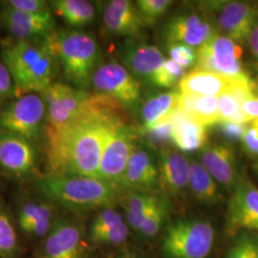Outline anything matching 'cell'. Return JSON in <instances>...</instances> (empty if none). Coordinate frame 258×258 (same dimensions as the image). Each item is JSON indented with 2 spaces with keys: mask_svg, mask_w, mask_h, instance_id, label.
Wrapping results in <instances>:
<instances>
[{
  "mask_svg": "<svg viewBox=\"0 0 258 258\" xmlns=\"http://www.w3.org/2000/svg\"><path fill=\"white\" fill-rule=\"evenodd\" d=\"M166 120L172 124V144L179 151L192 152L205 148L208 141L207 126L190 119L179 107Z\"/></svg>",
  "mask_w": 258,
  "mask_h": 258,
  "instance_id": "7402d4cb",
  "label": "cell"
},
{
  "mask_svg": "<svg viewBox=\"0 0 258 258\" xmlns=\"http://www.w3.org/2000/svg\"><path fill=\"white\" fill-rule=\"evenodd\" d=\"M225 258H258V234L241 232L228 250Z\"/></svg>",
  "mask_w": 258,
  "mask_h": 258,
  "instance_id": "d6a6232c",
  "label": "cell"
},
{
  "mask_svg": "<svg viewBox=\"0 0 258 258\" xmlns=\"http://www.w3.org/2000/svg\"><path fill=\"white\" fill-rule=\"evenodd\" d=\"M140 132L148 147L158 151L168 148L172 144V124L168 120L151 127H141Z\"/></svg>",
  "mask_w": 258,
  "mask_h": 258,
  "instance_id": "4dcf8cb0",
  "label": "cell"
},
{
  "mask_svg": "<svg viewBox=\"0 0 258 258\" xmlns=\"http://www.w3.org/2000/svg\"><path fill=\"white\" fill-rule=\"evenodd\" d=\"M46 105L47 128H59L81 117L98 101L92 96L68 83L55 82L40 94Z\"/></svg>",
  "mask_w": 258,
  "mask_h": 258,
  "instance_id": "52a82bcc",
  "label": "cell"
},
{
  "mask_svg": "<svg viewBox=\"0 0 258 258\" xmlns=\"http://www.w3.org/2000/svg\"><path fill=\"white\" fill-rule=\"evenodd\" d=\"M241 144L248 156L258 160V130L252 124L248 125Z\"/></svg>",
  "mask_w": 258,
  "mask_h": 258,
  "instance_id": "b9f144b4",
  "label": "cell"
},
{
  "mask_svg": "<svg viewBox=\"0 0 258 258\" xmlns=\"http://www.w3.org/2000/svg\"><path fill=\"white\" fill-rule=\"evenodd\" d=\"M199 11L209 19L216 33L242 43L258 18V5L246 1H201Z\"/></svg>",
  "mask_w": 258,
  "mask_h": 258,
  "instance_id": "8992f818",
  "label": "cell"
},
{
  "mask_svg": "<svg viewBox=\"0 0 258 258\" xmlns=\"http://www.w3.org/2000/svg\"><path fill=\"white\" fill-rule=\"evenodd\" d=\"M217 107L219 122L233 121L245 124L249 122V120H247V118L241 110L239 102L227 90L217 97Z\"/></svg>",
  "mask_w": 258,
  "mask_h": 258,
  "instance_id": "836d02e7",
  "label": "cell"
},
{
  "mask_svg": "<svg viewBox=\"0 0 258 258\" xmlns=\"http://www.w3.org/2000/svg\"><path fill=\"white\" fill-rule=\"evenodd\" d=\"M168 215V205L164 199L156 208L149 213L145 221L140 226L139 231L145 237H154L162 230Z\"/></svg>",
  "mask_w": 258,
  "mask_h": 258,
  "instance_id": "e575fe53",
  "label": "cell"
},
{
  "mask_svg": "<svg viewBox=\"0 0 258 258\" xmlns=\"http://www.w3.org/2000/svg\"><path fill=\"white\" fill-rule=\"evenodd\" d=\"M165 198L150 191L127 192L124 210L129 226L138 231L142 223Z\"/></svg>",
  "mask_w": 258,
  "mask_h": 258,
  "instance_id": "83f0119b",
  "label": "cell"
},
{
  "mask_svg": "<svg viewBox=\"0 0 258 258\" xmlns=\"http://www.w3.org/2000/svg\"><path fill=\"white\" fill-rule=\"evenodd\" d=\"M118 258H137L135 257L134 255H131V254H123V255H120Z\"/></svg>",
  "mask_w": 258,
  "mask_h": 258,
  "instance_id": "bcb514c9",
  "label": "cell"
},
{
  "mask_svg": "<svg viewBox=\"0 0 258 258\" xmlns=\"http://www.w3.org/2000/svg\"><path fill=\"white\" fill-rule=\"evenodd\" d=\"M36 187L47 201L73 212L113 208L120 196L109 183L83 176L45 174L37 179Z\"/></svg>",
  "mask_w": 258,
  "mask_h": 258,
  "instance_id": "3957f363",
  "label": "cell"
},
{
  "mask_svg": "<svg viewBox=\"0 0 258 258\" xmlns=\"http://www.w3.org/2000/svg\"><path fill=\"white\" fill-rule=\"evenodd\" d=\"M2 61L7 66L19 97L41 94L55 83L59 67L44 39L19 40L4 45Z\"/></svg>",
  "mask_w": 258,
  "mask_h": 258,
  "instance_id": "7a4b0ae2",
  "label": "cell"
},
{
  "mask_svg": "<svg viewBox=\"0 0 258 258\" xmlns=\"http://www.w3.org/2000/svg\"><path fill=\"white\" fill-rule=\"evenodd\" d=\"M241 110L249 121L258 120V97L251 96L241 104Z\"/></svg>",
  "mask_w": 258,
  "mask_h": 258,
  "instance_id": "ee69618b",
  "label": "cell"
},
{
  "mask_svg": "<svg viewBox=\"0 0 258 258\" xmlns=\"http://www.w3.org/2000/svg\"><path fill=\"white\" fill-rule=\"evenodd\" d=\"M185 73L183 67L171 59H166L165 63L153 75L148 83L155 87L170 89L179 84Z\"/></svg>",
  "mask_w": 258,
  "mask_h": 258,
  "instance_id": "1f68e13d",
  "label": "cell"
},
{
  "mask_svg": "<svg viewBox=\"0 0 258 258\" xmlns=\"http://www.w3.org/2000/svg\"><path fill=\"white\" fill-rule=\"evenodd\" d=\"M94 90L103 97L133 108L141 98L140 83L128 70L116 61L100 65L93 76Z\"/></svg>",
  "mask_w": 258,
  "mask_h": 258,
  "instance_id": "8fae6325",
  "label": "cell"
},
{
  "mask_svg": "<svg viewBox=\"0 0 258 258\" xmlns=\"http://www.w3.org/2000/svg\"><path fill=\"white\" fill-rule=\"evenodd\" d=\"M215 34V28L201 11L176 14L164 28L166 45L180 43L199 48Z\"/></svg>",
  "mask_w": 258,
  "mask_h": 258,
  "instance_id": "5bb4252c",
  "label": "cell"
},
{
  "mask_svg": "<svg viewBox=\"0 0 258 258\" xmlns=\"http://www.w3.org/2000/svg\"><path fill=\"white\" fill-rule=\"evenodd\" d=\"M123 222L124 220L121 214L114 208H105L100 210V212L96 214L91 223L89 229V237L111 230Z\"/></svg>",
  "mask_w": 258,
  "mask_h": 258,
  "instance_id": "d590c367",
  "label": "cell"
},
{
  "mask_svg": "<svg viewBox=\"0 0 258 258\" xmlns=\"http://www.w3.org/2000/svg\"><path fill=\"white\" fill-rule=\"evenodd\" d=\"M145 24H152L173 4L171 0H139L135 2Z\"/></svg>",
  "mask_w": 258,
  "mask_h": 258,
  "instance_id": "8d00e7d4",
  "label": "cell"
},
{
  "mask_svg": "<svg viewBox=\"0 0 258 258\" xmlns=\"http://www.w3.org/2000/svg\"><path fill=\"white\" fill-rule=\"evenodd\" d=\"M251 124H252V125H253V126L258 130V120H253Z\"/></svg>",
  "mask_w": 258,
  "mask_h": 258,
  "instance_id": "c3c4849f",
  "label": "cell"
},
{
  "mask_svg": "<svg viewBox=\"0 0 258 258\" xmlns=\"http://www.w3.org/2000/svg\"><path fill=\"white\" fill-rule=\"evenodd\" d=\"M128 234V226L125 222H123L111 230L90 236L89 239L95 244L120 245L126 241Z\"/></svg>",
  "mask_w": 258,
  "mask_h": 258,
  "instance_id": "74e56055",
  "label": "cell"
},
{
  "mask_svg": "<svg viewBox=\"0 0 258 258\" xmlns=\"http://www.w3.org/2000/svg\"><path fill=\"white\" fill-rule=\"evenodd\" d=\"M3 3L9 8L29 14L42 15L52 13L49 2L44 0H9Z\"/></svg>",
  "mask_w": 258,
  "mask_h": 258,
  "instance_id": "ab89813d",
  "label": "cell"
},
{
  "mask_svg": "<svg viewBox=\"0 0 258 258\" xmlns=\"http://www.w3.org/2000/svg\"><path fill=\"white\" fill-rule=\"evenodd\" d=\"M124 107L99 95L92 107L59 128H47L48 175L99 178L102 152L108 133Z\"/></svg>",
  "mask_w": 258,
  "mask_h": 258,
  "instance_id": "6da1fadb",
  "label": "cell"
},
{
  "mask_svg": "<svg viewBox=\"0 0 258 258\" xmlns=\"http://www.w3.org/2000/svg\"><path fill=\"white\" fill-rule=\"evenodd\" d=\"M190 162L178 150L167 148L159 151V186L170 196L177 197L188 188Z\"/></svg>",
  "mask_w": 258,
  "mask_h": 258,
  "instance_id": "ffe728a7",
  "label": "cell"
},
{
  "mask_svg": "<svg viewBox=\"0 0 258 258\" xmlns=\"http://www.w3.org/2000/svg\"><path fill=\"white\" fill-rule=\"evenodd\" d=\"M46 120V105L40 94H25L0 109V130L32 142Z\"/></svg>",
  "mask_w": 258,
  "mask_h": 258,
  "instance_id": "ba28073f",
  "label": "cell"
},
{
  "mask_svg": "<svg viewBox=\"0 0 258 258\" xmlns=\"http://www.w3.org/2000/svg\"><path fill=\"white\" fill-rule=\"evenodd\" d=\"M123 66L135 78L148 82L165 63L166 59L158 47L129 38L120 47Z\"/></svg>",
  "mask_w": 258,
  "mask_h": 258,
  "instance_id": "d6986e66",
  "label": "cell"
},
{
  "mask_svg": "<svg viewBox=\"0 0 258 258\" xmlns=\"http://www.w3.org/2000/svg\"><path fill=\"white\" fill-rule=\"evenodd\" d=\"M49 4L51 11L71 27H84L96 17L92 2L87 0H53Z\"/></svg>",
  "mask_w": 258,
  "mask_h": 258,
  "instance_id": "484cf974",
  "label": "cell"
},
{
  "mask_svg": "<svg viewBox=\"0 0 258 258\" xmlns=\"http://www.w3.org/2000/svg\"><path fill=\"white\" fill-rule=\"evenodd\" d=\"M214 237L211 222L181 219L167 227L163 240V253L166 258H208Z\"/></svg>",
  "mask_w": 258,
  "mask_h": 258,
  "instance_id": "5b68a950",
  "label": "cell"
},
{
  "mask_svg": "<svg viewBox=\"0 0 258 258\" xmlns=\"http://www.w3.org/2000/svg\"><path fill=\"white\" fill-rule=\"evenodd\" d=\"M179 91L157 93L150 96L142 108V127H151L161 123L178 107Z\"/></svg>",
  "mask_w": 258,
  "mask_h": 258,
  "instance_id": "4316f807",
  "label": "cell"
},
{
  "mask_svg": "<svg viewBox=\"0 0 258 258\" xmlns=\"http://www.w3.org/2000/svg\"><path fill=\"white\" fill-rule=\"evenodd\" d=\"M178 107L190 119L207 127L219 122L217 97L180 92Z\"/></svg>",
  "mask_w": 258,
  "mask_h": 258,
  "instance_id": "cb8c5ba5",
  "label": "cell"
},
{
  "mask_svg": "<svg viewBox=\"0 0 258 258\" xmlns=\"http://www.w3.org/2000/svg\"><path fill=\"white\" fill-rule=\"evenodd\" d=\"M167 52L170 59L183 68H187L196 64L197 50L192 47L180 43H172L167 45Z\"/></svg>",
  "mask_w": 258,
  "mask_h": 258,
  "instance_id": "f35d334b",
  "label": "cell"
},
{
  "mask_svg": "<svg viewBox=\"0 0 258 258\" xmlns=\"http://www.w3.org/2000/svg\"><path fill=\"white\" fill-rule=\"evenodd\" d=\"M38 258H88L83 225L68 217H56L44 237Z\"/></svg>",
  "mask_w": 258,
  "mask_h": 258,
  "instance_id": "7c38bea8",
  "label": "cell"
},
{
  "mask_svg": "<svg viewBox=\"0 0 258 258\" xmlns=\"http://www.w3.org/2000/svg\"><path fill=\"white\" fill-rule=\"evenodd\" d=\"M18 246V235L11 217L0 210V258H15Z\"/></svg>",
  "mask_w": 258,
  "mask_h": 258,
  "instance_id": "f546056e",
  "label": "cell"
},
{
  "mask_svg": "<svg viewBox=\"0 0 258 258\" xmlns=\"http://www.w3.org/2000/svg\"><path fill=\"white\" fill-rule=\"evenodd\" d=\"M0 18L10 34L19 40L45 39L56 30L52 13L29 14L3 5Z\"/></svg>",
  "mask_w": 258,
  "mask_h": 258,
  "instance_id": "9a60e30c",
  "label": "cell"
},
{
  "mask_svg": "<svg viewBox=\"0 0 258 258\" xmlns=\"http://www.w3.org/2000/svg\"><path fill=\"white\" fill-rule=\"evenodd\" d=\"M226 231L230 235L241 232L258 233V186L247 178L240 177L231 190Z\"/></svg>",
  "mask_w": 258,
  "mask_h": 258,
  "instance_id": "4fadbf2b",
  "label": "cell"
},
{
  "mask_svg": "<svg viewBox=\"0 0 258 258\" xmlns=\"http://www.w3.org/2000/svg\"><path fill=\"white\" fill-rule=\"evenodd\" d=\"M135 142L136 132L125 123L123 118L117 120L110 129L104 144L100 179L119 189L129 158L136 146Z\"/></svg>",
  "mask_w": 258,
  "mask_h": 258,
  "instance_id": "30bf717a",
  "label": "cell"
},
{
  "mask_svg": "<svg viewBox=\"0 0 258 258\" xmlns=\"http://www.w3.org/2000/svg\"><path fill=\"white\" fill-rule=\"evenodd\" d=\"M55 206L47 201H28L19 207L18 222L22 231L37 222L55 220Z\"/></svg>",
  "mask_w": 258,
  "mask_h": 258,
  "instance_id": "f1b7e54d",
  "label": "cell"
},
{
  "mask_svg": "<svg viewBox=\"0 0 258 258\" xmlns=\"http://www.w3.org/2000/svg\"><path fill=\"white\" fill-rule=\"evenodd\" d=\"M253 168H254V171L256 172V174L258 175V160L255 162V164H254V166H253Z\"/></svg>",
  "mask_w": 258,
  "mask_h": 258,
  "instance_id": "7dc6e473",
  "label": "cell"
},
{
  "mask_svg": "<svg viewBox=\"0 0 258 258\" xmlns=\"http://www.w3.org/2000/svg\"><path fill=\"white\" fill-rule=\"evenodd\" d=\"M159 186V170L148 150L138 147L133 149L125 171L120 180L119 189L122 191L154 192Z\"/></svg>",
  "mask_w": 258,
  "mask_h": 258,
  "instance_id": "e0dca14e",
  "label": "cell"
},
{
  "mask_svg": "<svg viewBox=\"0 0 258 258\" xmlns=\"http://www.w3.org/2000/svg\"><path fill=\"white\" fill-rule=\"evenodd\" d=\"M248 46H249L250 54L252 55L255 63L258 67V18L255 20L253 26L249 32L248 38L246 40Z\"/></svg>",
  "mask_w": 258,
  "mask_h": 258,
  "instance_id": "f6af8a7d",
  "label": "cell"
},
{
  "mask_svg": "<svg viewBox=\"0 0 258 258\" xmlns=\"http://www.w3.org/2000/svg\"><path fill=\"white\" fill-rule=\"evenodd\" d=\"M215 126L218 134L227 142V144L241 142L248 127L245 123H237L233 121H220L216 123Z\"/></svg>",
  "mask_w": 258,
  "mask_h": 258,
  "instance_id": "60d3db41",
  "label": "cell"
},
{
  "mask_svg": "<svg viewBox=\"0 0 258 258\" xmlns=\"http://www.w3.org/2000/svg\"><path fill=\"white\" fill-rule=\"evenodd\" d=\"M37 153L32 142L0 130V166L18 177L31 174L36 166Z\"/></svg>",
  "mask_w": 258,
  "mask_h": 258,
  "instance_id": "2e32d148",
  "label": "cell"
},
{
  "mask_svg": "<svg viewBox=\"0 0 258 258\" xmlns=\"http://www.w3.org/2000/svg\"><path fill=\"white\" fill-rule=\"evenodd\" d=\"M254 94L258 97V83H256V87H255V90H254Z\"/></svg>",
  "mask_w": 258,
  "mask_h": 258,
  "instance_id": "681fc988",
  "label": "cell"
},
{
  "mask_svg": "<svg viewBox=\"0 0 258 258\" xmlns=\"http://www.w3.org/2000/svg\"><path fill=\"white\" fill-rule=\"evenodd\" d=\"M102 26L115 37L138 36L146 26L136 4L128 0H111L102 10Z\"/></svg>",
  "mask_w": 258,
  "mask_h": 258,
  "instance_id": "ac0fdd59",
  "label": "cell"
},
{
  "mask_svg": "<svg viewBox=\"0 0 258 258\" xmlns=\"http://www.w3.org/2000/svg\"><path fill=\"white\" fill-rule=\"evenodd\" d=\"M239 43L216 33L197 49L195 69L221 75L231 80L250 79L243 64Z\"/></svg>",
  "mask_w": 258,
  "mask_h": 258,
  "instance_id": "9c48e42d",
  "label": "cell"
},
{
  "mask_svg": "<svg viewBox=\"0 0 258 258\" xmlns=\"http://www.w3.org/2000/svg\"><path fill=\"white\" fill-rule=\"evenodd\" d=\"M231 81V79L221 75L194 69L184 75L179 83V89L181 93L218 97L228 89Z\"/></svg>",
  "mask_w": 258,
  "mask_h": 258,
  "instance_id": "603a6c76",
  "label": "cell"
},
{
  "mask_svg": "<svg viewBox=\"0 0 258 258\" xmlns=\"http://www.w3.org/2000/svg\"><path fill=\"white\" fill-rule=\"evenodd\" d=\"M188 188L198 201L207 205L217 204L222 199L219 184L197 161L190 162L189 165Z\"/></svg>",
  "mask_w": 258,
  "mask_h": 258,
  "instance_id": "d4e9b609",
  "label": "cell"
},
{
  "mask_svg": "<svg viewBox=\"0 0 258 258\" xmlns=\"http://www.w3.org/2000/svg\"><path fill=\"white\" fill-rule=\"evenodd\" d=\"M17 95L16 86L7 66L0 60V101Z\"/></svg>",
  "mask_w": 258,
  "mask_h": 258,
  "instance_id": "7bdbcfd3",
  "label": "cell"
},
{
  "mask_svg": "<svg viewBox=\"0 0 258 258\" xmlns=\"http://www.w3.org/2000/svg\"><path fill=\"white\" fill-rule=\"evenodd\" d=\"M44 40L67 83L82 90L91 87L101 61L97 39L80 30H55Z\"/></svg>",
  "mask_w": 258,
  "mask_h": 258,
  "instance_id": "277c9868",
  "label": "cell"
},
{
  "mask_svg": "<svg viewBox=\"0 0 258 258\" xmlns=\"http://www.w3.org/2000/svg\"><path fill=\"white\" fill-rule=\"evenodd\" d=\"M200 160L218 184L232 190L240 177L235 153L230 144H215L205 147L201 151Z\"/></svg>",
  "mask_w": 258,
  "mask_h": 258,
  "instance_id": "44dd1931",
  "label": "cell"
}]
</instances>
